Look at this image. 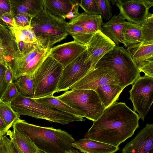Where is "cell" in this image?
<instances>
[{
  "label": "cell",
  "mask_w": 153,
  "mask_h": 153,
  "mask_svg": "<svg viewBox=\"0 0 153 153\" xmlns=\"http://www.w3.org/2000/svg\"><path fill=\"white\" fill-rule=\"evenodd\" d=\"M0 63L7 67L4 47L0 36Z\"/></svg>",
  "instance_id": "60d3db41"
},
{
  "label": "cell",
  "mask_w": 153,
  "mask_h": 153,
  "mask_svg": "<svg viewBox=\"0 0 153 153\" xmlns=\"http://www.w3.org/2000/svg\"><path fill=\"white\" fill-rule=\"evenodd\" d=\"M126 50L137 67L146 60L153 59V41L131 45Z\"/></svg>",
  "instance_id": "ffe728a7"
},
{
  "label": "cell",
  "mask_w": 153,
  "mask_h": 153,
  "mask_svg": "<svg viewBox=\"0 0 153 153\" xmlns=\"http://www.w3.org/2000/svg\"><path fill=\"white\" fill-rule=\"evenodd\" d=\"M122 153H153V124H147L122 149Z\"/></svg>",
  "instance_id": "5bb4252c"
},
{
  "label": "cell",
  "mask_w": 153,
  "mask_h": 153,
  "mask_svg": "<svg viewBox=\"0 0 153 153\" xmlns=\"http://www.w3.org/2000/svg\"><path fill=\"white\" fill-rule=\"evenodd\" d=\"M14 16L10 12L4 14L0 18L1 19L8 27H15L14 19Z\"/></svg>",
  "instance_id": "f35d334b"
},
{
  "label": "cell",
  "mask_w": 153,
  "mask_h": 153,
  "mask_svg": "<svg viewBox=\"0 0 153 153\" xmlns=\"http://www.w3.org/2000/svg\"><path fill=\"white\" fill-rule=\"evenodd\" d=\"M37 153H46L44 152H43L42 151L38 150Z\"/></svg>",
  "instance_id": "7dc6e473"
},
{
  "label": "cell",
  "mask_w": 153,
  "mask_h": 153,
  "mask_svg": "<svg viewBox=\"0 0 153 153\" xmlns=\"http://www.w3.org/2000/svg\"><path fill=\"white\" fill-rule=\"evenodd\" d=\"M35 100L38 102L63 112L84 117V115L82 113L73 108L59 99L53 95L36 99Z\"/></svg>",
  "instance_id": "d4e9b609"
},
{
  "label": "cell",
  "mask_w": 153,
  "mask_h": 153,
  "mask_svg": "<svg viewBox=\"0 0 153 153\" xmlns=\"http://www.w3.org/2000/svg\"><path fill=\"white\" fill-rule=\"evenodd\" d=\"M10 11L9 0H0V19L4 14Z\"/></svg>",
  "instance_id": "ab89813d"
},
{
  "label": "cell",
  "mask_w": 153,
  "mask_h": 153,
  "mask_svg": "<svg viewBox=\"0 0 153 153\" xmlns=\"http://www.w3.org/2000/svg\"><path fill=\"white\" fill-rule=\"evenodd\" d=\"M10 12L15 16L19 13L33 18L43 9V0H9Z\"/></svg>",
  "instance_id": "ac0fdd59"
},
{
  "label": "cell",
  "mask_w": 153,
  "mask_h": 153,
  "mask_svg": "<svg viewBox=\"0 0 153 153\" xmlns=\"http://www.w3.org/2000/svg\"><path fill=\"white\" fill-rule=\"evenodd\" d=\"M4 78L8 85L13 82L12 73L11 69L8 67H6Z\"/></svg>",
  "instance_id": "b9f144b4"
},
{
  "label": "cell",
  "mask_w": 153,
  "mask_h": 153,
  "mask_svg": "<svg viewBox=\"0 0 153 153\" xmlns=\"http://www.w3.org/2000/svg\"><path fill=\"white\" fill-rule=\"evenodd\" d=\"M115 4L125 19L140 26L152 14L149 10L153 0H116Z\"/></svg>",
  "instance_id": "8fae6325"
},
{
  "label": "cell",
  "mask_w": 153,
  "mask_h": 153,
  "mask_svg": "<svg viewBox=\"0 0 153 153\" xmlns=\"http://www.w3.org/2000/svg\"><path fill=\"white\" fill-rule=\"evenodd\" d=\"M137 67L140 73L143 72L145 76L153 78V59L146 60Z\"/></svg>",
  "instance_id": "8d00e7d4"
},
{
  "label": "cell",
  "mask_w": 153,
  "mask_h": 153,
  "mask_svg": "<svg viewBox=\"0 0 153 153\" xmlns=\"http://www.w3.org/2000/svg\"><path fill=\"white\" fill-rule=\"evenodd\" d=\"M123 89L119 85L107 84L98 87L95 91L106 108L116 102Z\"/></svg>",
  "instance_id": "44dd1931"
},
{
  "label": "cell",
  "mask_w": 153,
  "mask_h": 153,
  "mask_svg": "<svg viewBox=\"0 0 153 153\" xmlns=\"http://www.w3.org/2000/svg\"><path fill=\"white\" fill-rule=\"evenodd\" d=\"M102 17L109 20L112 17V7L110 0H95Z\"/></svg>",
  "instance_id": "836d02e7"
},
{
  "label": "cell",
  "mask_w": 153,
  "mask_h": 153,
  "mask_svg": "<svg viewBox=\"0 0 153 153\" xmlns=\"http://www.w3.org/2000/svg\"><path fill=\"white\" fill-rule=\"evenodd\" d=\"M123 43L126 48L129 45L142 41L140 26L127 22L122 30Z\"/></svg>",
  "instance_id": "cb8c5ba5"
},
{
  "label": "cell",
  "mask_w": 153,
  "mask_h": 153,
  "mask_svg": "<svg viewBox=\"0 0 153 153\" xmlns=\"http://www.w3.org/2000/svg\"><path fill=\"white\" fill-rule=\"evenodd\" d=\"M67 22L58 19L43 9L31 20L30 27L36 37L38 45L50 49L56 43L66 38L69 34Z\"/></svg>",
  "instance_id": "277c9868"
},
{
  "label": "cell",
  "mask_w": 153,
  "mask_h": 153,
  "mask_svg": "<svg viewBox=\"0 0 153 153\" xmlns=\"http://www.w3.org/2000/svg\"><path fill=\"white\" fill-rule=\"evenodd\" d=\"M0 117L6 125L8 130L20 117L12 109L11 104L1 101H0Z\"/></svg>",
  "instance_id": "f546056e"
},
{
  "label": "cell",
  "mask_w": 153,
  "mask_h": 153,
  "mask_svg": "<svg viewBox=\"0 0 153 153\" xmlns=\"http://www.w3.org/2000/svg\"><path fill=\"white\" fill-rule=\"evenodd\" d=\"M140 118L125 103L115 102L93 122L85 138L118 146L134 134Z\"/></svg>",
  "instance_id": "6da1fadb"
},
{
  "label": "cell",
  "mask_w": 153,
  "mask_h": 153,
  "mask_svg": "<svg viewBox=\"0 0 153 153\" xmlns=\"http://www.w3.org/2000/svg\"><path fill=\"white\" fill-rule=\"evenodd\" d=\"M72 146L84 153H114L119 149L118 146L86 138L75 141Z\"/></svg>",
  "instance_id": "2e32d148"
},
{
  "label": "cell",
  "mask_w": 153,
  "mask_h": 153,
  "mask_svg": "<svg viewBox=\"0 0 153 153\" xmlns=\"http://www.w3.org/2000/svg\"><path fill=\"white\" fill-rule=\"evenodd\" d=\"M0 153H2V149H1V143L0 138Z\"/></svg>",
  "instance_id": "f6af8a7d"
},
{
  "label": "cell",
  "mask_w": 153,
  "mask_h": 153,
  "mask_svg": "<svg viewBox=\"0 0 153 153\" xmlns=\"http://www.w3.org/2000/svg\"><path fill=\"white\" fill-rule=\"evenodd\" d=\"M65 153H81L76 149L73 148H71L69 150L66 152Z\"/></svg>",
  "instance_id": "ee69618b"
},
{
  "label": "cell",
  "mask_w": 153,
  "mask_h": 153,
  "mask_svg": "<svg viewBox=\"0 0 153 153\" xmlns=\"http://www.w3.org/2000/svg\"><path fill=\"white\" fill-rule=\"evenodd\" d=\"M0 24L7 25L1 19H0Z\"/></svg>",
  "instance_id": "bcb514c9"
},
{
  "label": "cell",
  "mask_w": 153,
  "mask_h": 153,
  "mask_svg": "<svg viewBox=\"0 0 153 153\" xmlns=\"http://www.w3.org/2000/svg\"><path fill=\"white\" fill-rule=\"evenodd\" d=\"M127 23L120 14L114 15L108 22L103 23L101 31L118 45L123 43L122 30Z\"/></svg>",
  "instance_id": "e0dca14e"
},
{
  "label": "cell",
  "mask_w": 153,
  "mask_h": 153,
  "mask_svg": "<svg viewBox=\"0 0 153 153\" xmlns=\"http://www.w3.org/2000/svg\"><path fill=\"white\" fill-rule=\"evenodd\" d=\"M12 109L19 116L25 115L64 125L84 121L83 117L67 113L36 101L20 94L11 103Z\"/></svg>",
  "instance_id": "3957f363"
},
{
  "label": "cell",
  "mask_w": 153,
  "mask_h": 153,
  "mask_svg": "<svg viewBox=\"0 0 153 153\" xmlns=\"http://www.w3.org/2000/svg\"><path fill=\"white\" fill-rule=\"evenodd\" d=\"M103 67L113 70L117 75L119 85L123 89L132 85L140 73L126 49L116 45L97 63L94 68Z\"/></svg>",
  "instance_id": "5b68a950"
},
{
  "label": "cell",
  "mask_w": 153,
  "mask_h": 153,
  "mask_svg": "<svg viewBox=\"0 0 153 153\" xmlns=\"http://www.w3.org/2000/svg\"><path fill=\"white\" fill-rule=\"evenodd\" d=\"M86 50L77 57L63 68L56 91H66L91 71V62H85Z\"/></svg>",
  "instance_id": "9c48e42d"
},
{
  "label": "cell",
  "mask_w": 153,
  "mask_h": 153,
  "mask_svg": "<svg viewBox=\"0 0 153 153\" xmlns=\"http://www.w3.org/2000/svg\"><path fill=\"white\" fill-rule=\"evenodd\" d=\"M56 97L93 122L100 117L105 108L96 92L92 90H68Z\"/></svg>",
  "instance_id": "8992f818"
},
{
  "label": "cell",
  "mask_w": 153,
  "mask_h": 153,
  "mask_svg": "<svg viewBox=\"0 0 153 153\" xmlns=\"http://www.w3.org/2000/svg\"><path fill=\"white\" fill-rule=\"evenodd\" d=\"M2 153H23L18 146L6 136L0 135Z\"/></svg>",
  "instance_id": "1f68e13d"
},
{
  "label": "cell",
  "mask_w": 153,
  "mask_h": 153,
  "mask_svg": "<svg viewBox=\"0 0 153 153\" xmlns=\"http://www.w3.org/2000/svg\"><path fill=\"white\" fill-rule=\"evenodd\" d=\"M12 131L8 130L6 135L16 144L23 153H37L38 149L30 139L23 133L13 128Z\"/></svg>",
  "instance_id": "603a6c76"
},
{
  "label": "cell",
  "mask_w": 153,
  "mask_h": 153,
  "mask_svg": "<svg viewBox=\"0 0 153 153\" xmlns=\"http://www.w3.org/2000/svg\"><path fill=\"white\" fill-rule=\"evenodd\" d=\"M20 93L13 82L8 85L2 96L1 101L11 104V102L20 94Z\"/></svg>",
  "instance_id": "d6a6232c"
},
{
  "label": "cell",
  "mask_w": 153,
  "mask_h": 153,
  "mask_svg": "<svg viewBox=\"0 0 153 153\" xmlns=\"http://www.w3.org/2000/svg\"><path fill=\"white\" fill-rule=\"evenodd\" d=\"M43 0V9L58 19H70L79 13L78 8L80 0Z\"/></svg>",
  "instance_id": "9a60e30c"
},
{
  "label": "cell",
  "mask_w": 153,
  "mask_h": 153,
  "mask_svg": "<svg viewBox=\"0 0 153 153\" xmlns=\"http://www.w3.org/2000/svg\"><path fill=\"white\" fill-rule=\"evenodd\" d=\"M142 41H153V14L146 19L140 25Z\"/></svg>",
  "instance_id": "4dcf8cb0"
},
{
  "label": "cell",
  "mask_w": 153,
  "mask_h": 153,
  "mask_svg": "<svg viewBox=\"0 0 153 153\" xmlns=\"http://www.w3.org/2000/svg\"><path fill=\"white\" fill-rule=\"evenodd\" d=\"M32 18L24 13H19L16 15L14 19L15 27L26 28L30 27Z\"/></svg>",
  "instance_id": "d590c367"
},
{
  "label": "cell",
  "mask_w": 153,
  "mask_h": 153,
  "mask_svg": "<svg viewBox=\"0 0 153 153\" xmlns=\"http://www.w3.org/2000/svg\"><path fill=\"white\" fill-rule=\"evenodd\" d=\"M129 93L134 111H137L144 121L153 102V78L140 76L132 84Z\"/></svg>",
  "instance_id": "ba28073f"
},
{
  "label": "cell",
  "mask_w": 153,
  "mask_h": 153,
  "mask_svg": "<svg viewBox=\"0 0 153 153\" xmlns=\"http://www.w3.org/2000/svg\"><path fill=\"white\" fill-rule=\"evenodd\" d=\"M63 69L62 65L52 57L46 58L33 76V99L53 95Z\"/></svg>",
  "instance_id": "52a82bcc"
},
{
  "label": "cell",
  "mask_w": 153,
  "mask_h": 153,
  "mask_svg": "<svg viewBox=\"0 0 153 153\" xmlns=\"http://www.w3.org/2000/svg\"><path fill=\"white\" fill-rule=\"evenodd\" d=\"M8 27L17 43L23 42L38 45L35 35L30 26L26 28Z\"/></svg>",
  "instance_id": "83f0119b"
},
{
  "label": "cell",
  "mask_w": 153,
  "mask_h": 153,
  "mask_svg": "<svg viewBox=\"0 0 153 153\" xmlns=\"http://www.w3.org/2000/svg\"><path fill=\"white\" fill-rule=\"evenodd\" d=\"M6 67L0 63V101L7 87L4 78Z\"/></svg>",
  "instance_id": "74e56055"
},
{
  "label": "cell",
  "mask_w": 153,
  "mask_h": 153,
  "mask_svg": "<svg viewBox=\"0 0 153 153\" xmlns=\"http://www.w3.org/2000/svg\"><path fill=\"white\" fill-rule=\"evenodd\" d=\"M86 49V46L74 40L52 47L48 56L58 62L63 68Z\"/></svg>",
  "instance_id": "4fadbf2b"
},
{
  "label": "cell",
  "mask_w": 153,
  "mask_h": 153,
  "mask_svg": "<svg viewBox=\"0 0 153 153\" xmlns=\"http://www.w3.org/2000/svg\"><path fill=\"white\" fill-rule=\"evenodd\" d=\"M12 127L27 136L39 150L46 153H65L73 148L75 140L72 136L60 129L35 125L20 118Z\"/></svg>",
  "instance_id": "7a4b0ae2"
},
{
  "label": "cell",
  "mask_w": 153,
  "mask_h": 153,
  "mask_svg": "<svg viewBox=\"0 0 153 153\" xmlns=\"http://www.w3.org/2000/svg\"><path fill=\"white\" fill-rule=\"evenodd\" d=\"M79 6L89 14L101 15L95 0H81Z\"/></svg>",
  "instance_id": "e575fe53"
},
{
  "label": "cell",
  "mask_w": 153,
  "mask_h": 153,
  "mask_svg": "<svg viewBox=\"0 0 153 153\" xmlns=\"http://www.w3.org/2000/svg\"><path fill=\"white\" fill-rule=\"evenodd\" d=\"M107 84L119 85L117 74L111 68L98 66L90 71L69 89H90L95 91L98 87Z\"/></svg>",
  "instance_id": "30bf717a"
},
{
  "label": "cell",
  "mask_w": 153,
  "mask_h": 153,
  "mask_svg": "<svg viewBox=\"0 0 153 153\" xmlns=\"http://www.w3.org/2000/svg\"><path fill=\"white\" fill-rule=\"evenodd\" d=\"M0 36L5 49L7 66L9 67L18 51L17 43L7 25L0 24Z\"/></svg>",
  "instance_id": "7402d4cb"
},
{
  "label": "cell",
  "mask_w": 153,
  "mask_h": 153,
  "mask_svg": "<svg viewBox=\"0 0 153 153\" xmlns=\"http://www.w3.org/2000/svg\"><path fill=\"white\" fill-rule=\"evenodd\" d=\"M50 49H43L32 59L18 74L17 79L24 75L33 76L36 71L49 56Z\"/></svg>",
  "instance_id": "484cf974"
},
{
  "label": "cell",
  "mask_w": 153,
  "mask_h": 153,
  "mask_svg": "<svg viewBox=\"0 0 153 153\" xmlns=\"http://www.w3.org/2000/svg\"><path fill=\"white\" fill-rule=\"evenodd\" d=\"M116 46L114 42L101 31L96 32L86 45L87 56L85 62H91V71L98 62Z\"/></svg>",
  "instance_id": "7c38bea8"
},
{
  "label": "cell",
  "mask_w": 153,
  "mask_h": 153,
  "mask_svg": "<svg viewBox=\"0 0 153 153\" xmlns=\"http://www.w3.org/2000/svg\"><path fill=\"white\" fill-rule=\"evenodd\" d=\"M8 131L6 125L0 117V135L4 136Z\"/></svg>",
  "instance_id": "7bdbcfd3"
},
{
  "label": "cell",
  "mask_w": 153,
  "mask_h": 153,
  "mask_svg": "<svg viewBox=\"0 0 153 153\" xmlns=\"http://www.w3.org/2000/svg\"><path fill=\"white\" fill-rule=\"evenodd\" d=\"M13 82L20 94L33 98L34 88L33 76L29 75L22 76Z\"/></svg>",
  "instance_id": "f1b7e54d"
},
{
  "label": "cell",
  "mask_w": 153,
  "mask_h": 153,
  "mask_svg": "<svg viewBox=\"0 0 153 153\" xmlns=\"http://www.w3.org/2000/svg\"><path fill=\"white\" fill-rule=\"evenodd\" d=\"M66 28L74 41L86 46L95 33H90L79 25L69 22L67 23Z\"/></svg>",
  "instance_id": "4316f807"
},
{
  "label": "cell",
  "mask_w": 153,
  "mask_h": 153,
  "mask_svg": "<svg viewBox=\"0 0 153 153\" xmlns=\"http://www.w3.org/2000/svg\"><path fill=\"white\" fill-rule=\"evenodd\" d=\"M69 22L79 25L93 33L101 31L102 18L100 15H91L85 12L79 13L70 19Z\"/></svg>",
  "instance_id": "d6986e66"
}]
</instances>
